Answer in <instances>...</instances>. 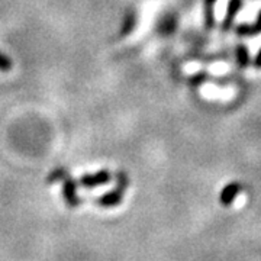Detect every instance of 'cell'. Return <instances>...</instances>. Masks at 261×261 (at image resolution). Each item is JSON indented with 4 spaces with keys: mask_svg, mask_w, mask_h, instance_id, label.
Wrapping results in <instances>:
<instances>
[{
    "mask_svg": "<svg viewBox=\"0 0 261 261\" xmlns=\"http://www.w3.org/2000/svg\"><path fill=\"white\" fill-rule=\"evenodd\" d=\"M243 8V0H229L228 8H226V15H225L224 22H222V29L228 31L233 23V19L238 15V12Z\"/></svg>",
    "mask_w": 261,
    "mask_h": 261,
    "instance_id": "cell-1",
    "label": "cell"
},
{
    "mask_svg": "<svg viewBox=\"0 0 261 261\" xmlns=\"http://www.w3.org/2000/svg\"><path fill=\"white\" fill-rule=\"evenodd\" d=\"M258 32H261V10L254 23H241L237 27V34L240 37H252Z\"/></svg>",
    "mask_w": 261,
    "mask_h": 261,
    "instance_id": "cell-2",
    "label": "cell"
},
{
    "mask_svg": "<svg viewBox=\"0 0 261 261\" xmlns=\"http://www.w3.org/2000/svg\"><path fill=\"white\" fill-rule=\"evenodd\" d=\"M240 190H241V187H240V185H237V183H232V185L225 187L224 190H222V195H221L222 203H224V205L231 203L233 200V197L237 196V193H238Z\"/></svg>",
    "mask_w": 261,
    "mask_h": 261,
    "instance_id": "cell-3",
    "label": "cell"
},
{
    "mask_svg": "<svg viewBox=\"0 0 261 261\" xmlns=\"http://www.w3.org/2000/svg\"><path fill=\"white\" fill-rule=\"evenodd\" d=\"M235 57H237V63H238V65L243 67V68L248 67L250 63H251V61H250V53H248L247 47L243 45V44L237 47V49H235Z\"/></svg>",
    "mask_w": 261,
    "mask_h": 261,
    "instance_id": "cell-4",
    "label": "cell"
},
{
    "mask_svg": "<svg viewBox=\"0 0 261 261\" xmlns=\"http://www.w3.org/2000/svg\"><path fill=\"white\" fill-rule=\"evenodd\" d=\"M109 180V174L108 173H99V174H96V176H87V177H84L82 180V183H83L86 187H94L97 186V185H103V183H106Z\"/></svg>",
    "mask_w": 261,
    "mask_h": 261,
    "instance_id": "cell-5",
    "label": "cell"
},
{
    "mask_svg": "<svg viewBox=\"0 0 261 261\" xmlns=\"http://www.w3.org/2000/svg\"><path fill=\"white\" fill-rule=\"evenodd\" d=\"M218 0H205V23L207 28H214L215 25V12L214 6Z\"/></svg>",
    "mask_w": 261,
    "mask_h": 261,
    "instance_id": "cell-6",
    "label": "cell"
},
{
    "mask_svg": "<svg viewBox=\"0 0 261 261\" xmlns=\"http://www.w3.org/2000/svg\"><path fill=\"white\" fill-rule=\"evenodd\" d=\"M122 195L119 192H112V193H106V195L100 197V205L103 206H113V205H118L119 202H121Z\"/></svg>",
    "mask_w": 261,
    "mask_h": 261,
    "instance_id": "cell-7",
    "label": "cell"
},
{
    "mask_svg": "<svg viewBox=\"0 0 261 261\" xmlns=\"http://www.w3.org/2000/svg\"><path fill=\"white\" fill-rule=\"evenodd\" d=\"M9 67H10L9 60H8V58H5V57L0 56V68H2V70H8Z\"/></svg>",
    "mask_w": 261,
    "mask_h": 261,
    "instance_id": "cell-8",
    "label": "cell"
},
{
    "mask_svg": "<svg viewBox=\"0 0 261 261\" xmlns=\"http://www.w3.org/2000/svg\"><path fill=\"white\" fill-rule=\"evenodd\" d=\"M254 65H255L257 68H261V49L257 53V57H255V60H254Z\"/></svg>",
    "mask_w": 261,
    "mask_h": 261,
    "instance_id": "cell-9",
    "label": "cell"
}]
</instances>
